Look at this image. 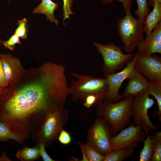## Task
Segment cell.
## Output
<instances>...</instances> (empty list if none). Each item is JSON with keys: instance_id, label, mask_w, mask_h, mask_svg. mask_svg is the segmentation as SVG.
<instances>
[{"instance_id": "1", "label": "cell", "mask_w": 161, "mask_h": 161, "mask_svg": "<svg viewBox=\"0 0 161 161\" xmlns=\"http://www.w3.org/2000/svg\"><path fill=\"white\" fill-rule=\"evenodd\" d=\"M40 76L38 81L24 86L5 102L2 112L4 119L23 118L45 110L53 103L59 106L64 92L61 82L48 70L41 72Z\"/></svg>"}, {"instance_id": "2", "label": "cell", "mask_w": 161, "mask_h": 161, "mask_svg": "<svg viewBox=\"0 0 161 161\" xmlns=\"http://www.w3.org/2000/svg\"><path fill=\"white\" fill-rule=\"evenodd\" d=\"M133 99L130 97L115 103L105 100L97 106L98 115L103 117L109 123L114 136L129 123L132 117L131 104Z\"/></svg>"}, {"instance_id": "3", "label": "cell", "mask_w": 161, "mask_h": 161, "mask_svg": "<svg viewBox=\"0 0 161 161\" xmlns=\"http://www.w3.org/2000/svg\"><path fill=\"white\" fill-rule=\"evenodd\" d=\"M130 10L125 12V16L117 21L118 34L123 44L125 52L131 53L144 39V22L135 18Z\"/></svg>"}, {"instance_id": "4", "label": "cell", "mask_w": 161, "mask_h": 161, "mask_svg": "<svg viewBox=\"0 0 161 161\" xmlns=\"http://www.w3.org/2000/svg\"><path fill=\"white\" fill-rule=\"evenodd\" d=\"M71 74L76 78L72 81L69 88L73 101L79 99L84 101L87 96L91 94L107 95L108 85L105 78H96L75 73Z\"/></svg>"}, {"instance_id": "5", "label": "cell", "mask_w": 161, "mask_h": 161, "mask_svg": "<svg viewBox=\"0 0 161 161\" xmlns=\"http://www.w3.org/2000/svg\"><path fill=\"white\" fill-rule=\"evenodd\" d=\"M93 45L103 57L104 63L102 68L104 73L116 72L132 60L136 54H124L120 47L112 42L104 45L95 42Z\"/></svg>"}, {"instance_id": "6", "label": "cell", "mask_w": 161, "mask_h": 161, "mask_svg": "<svg viewBox=\"0 0 161 161\" xmlns=\"http://www.w3.org/2000/svg\"><path fill=\"white\" fill-rule=\"evenodd\" d=\"M149 95L147 91L141 93L134 98L131 104L134 124L146 132L158 130L157 126L152 123L148 115V110L155 103L154 99L150 98Z\"/></svg>"}, {"instance_id": "7", "label": "cell", "mask_w": 161, "mask_h": 161, "mask_svg": "<svg viewBox=\"0 0 161 161\" xmlns=\"http://www.w3.org/2000/svg\"><path fill=\"white\" fill-rule=\"evenodd\" d=\"M113 136L110 124L104 118L100 117L90 130L88 143L105 156L112 151L110 140Z\"/></svg>"}, {"instance_id": "8", "label": "cell", "mask_w": 161, "mask_h": 161, "mask_svg": "<svg viewBox=\"0 0 161 161\" xmlns=\"http://www.w3.org/2000/svg\"><path fill=\"white\" fill-rule=\"evenodd\" d=\"M136 53L134 58L129 62L121 71L113 74L104 73L108 85L106 100L113 103L118 102L122 99L119 90L123 81L129 78L134 71L138 56Z\"/></svg>"}, {"instance_id": "9", "label": "cell", "mask_w": 161, "mask_h": 161, "mask_svg": "<svg viewBox=\"0 0 161 161\" xmlns=\"http://www.w3.org/2000/svg\"><path fill=\"white\" fill-rule=\"evenodd\" d=\"M146 136V132L140 127L134 124H131L111 138L112 151L127 146L136 148L137 146V143L143 141Z\"/></svg>"}, {"instance_id": "10", "label": "cell", "mask_w": 161, "mask_h": 161, "mask_svg": "<svg viewBox=\"0 0 161 161\" xmlns=\"http://www.w3.org/2000/svg\"><path fill=\"white\" fill-rule=\"evenodd\" d=\"M135 66L149 81L161 82L160 56L157 54L148 56L138 55Z\"/></svg>"}, {"instance_id": "11", "label": "cell", "mask_w": 161, "mask_h": 161, "mask_svg": "<svg viewBox=\"0 0 161 161\" xmlns=\"http://www.w3.org/2000/svg\"><path fill=\"white\" fill-rule=\"evenodd\" d=\"M66 115L67 112L64 107L48 112L42 128L44 139L51 140L61 131L66 120Z\"/></svg>"}, {"instance_id": "12", "label": "cell", "mask_w": 161, "mask_h": 161, "mask_svg": "<svg viewBox=\"0 0 161 161\" xmlns=\"http://www.w3.org/2000/svg\"><path fill=\"white\" fill-rule=\"evenodd\" d=\"M137 48V53L139 55L148 56L157 53L161 54V21Z\"/></svg>"}, {"instance_id": "13", "label": "cell", "mask_w": 161, "mask_h": 161, "mask_svg": "<svg viewBox=\"0 0 161 161\" xmlns=\"http://www.w3.org/2000/svg\"><path fill=\"white\" fill-rule=\"evenodd\" d=\"M124 91L121 95L122 99L134 98L136 96L147 91L149 82L135 66Z\"/></svg>"}, {"instance_id": "14", "label": "cell", "mask_w": 161, "mask_h": 161, "mask_svg": "<svg viewBox=\"0 0 161 161\" xmlns=\"http://www.w3.org/2000/svg\"><path fill=\"white\" fill-rule=\"evenodd\" d=\"M0 58L5 77L9 83L16 79L20 73L21 67L18 59L10 54H0Z\"/></svg>"}, {"instance_id": "15", "label": "cell", "mask_w": 161, "mask_h": 161, "mask_svg": "<svg viewBox=\"0 0 161 161\" xmlns=\"http://www.w3.org/2000/svg\"><path fill=\"white\" fill-rule=\"evenodd\" d=\"M152 10L145 17L143 29L146 36L150 35L161 21V2L155 1Z\"/></svg>"}, {"instance_id": "16", "label": "cell", "mask_w": 161, "mask_h": 161, "mask_svg": "<svg viewBox=\"0 0 161 161\" xmlns=\"http://www.w3.org/2000/svg\"><path fill=\"white\" fill-rule=\"evenodd\" d=\"M58 7V3L51 0H42L41 2L34 9L32 13L45 14L46 20H49L51 23L54 22L58 26V21L55 17L54 13Z\"/></svg>"}, {"instance_id": "17", "label": "cell", "mask_w": 161, "mask_h": 161, "mask_svg": "<svg viewBox=\"0 0 161 161\" xmlns=\"http://www.w3.org/2000/svg\"><path fill=\"white\" fill-rule=\"evenodd\" d=\"M135 148L127 146L111 151L105 156L104 161H122L132 157Z\"/></svg>"}, {"instance_id": "18", "label": "cell", "mask_w": 161, "mask_h": 161, "mask_svg": "<svg viewBox=\"0 0 161 161\" xmlns=\"http://www.w3.org/2000/svg\"><path fill=\"white\" fill-rule=\"evenodd\" d=\"M149 85L147 91L149 94L155 98L158 106V111H155L153 115L161 120V82L148 81Z\"/></svg>"}, {"instance_id": "19", "label": "cell", "mask_w": 161, "mask_h": 161, "mask_svg": "<svg viewBox=\"0 0 161 161\" xmlns=\"http://www.w3.org/2000/svg\"><path fill=\"white\" fill-rule=\"evenodd\" d=\"M147 136L144 140V145L140 153L139 161H150L153 152V140L150 136L148 131L146 132Z\"/></svg>"}, {"instance_id": "20", "label": "cell", "mask_w": 161, "mask_h": 161, "mask_svg": "<svg viewBox=\"0 0 161 161\" xmlns=\"http://www.w3.org/2000/svg\"><path fill=\"white\" fill-rule=\"evenodd\" d=\"M151 137L153 140V152L151 161H161V132L157 131Z\"/></svg>"}, {"instance_id": "21", "label": "cell", "mask_w": 161, "mask_h": 161, "mask_svg": "<svg viewBox=\"0 0 161 161\" xmlns=\"http://www.w3.org/2000/svg\"><path fill=\"white\" fill-rule=\"evenodd\" d=\"M40 155L38 147H26L18 151L16 156L22 160H30L37 159Z\"/></svg>"}, {"instance_id": "22", "label": "cell", "mask_w": 161, "mask_h": 161, "mask_svg": "<svg viewBox=\"0 0 161 161\" xmlns=\"http://www.w3.org/2000/svg\"><path fill=\"white\" fill-rule=\"evenodd\" d=\"M85 154L89 161H104L105 156L103 155L89 143L84 145L80 144Z\"/></svg>"}, {"instance_id": "23", "label": "cell", "mask_w": 161, "mask_h": 161, "mask_svg": "<svg viewBox=\"0 0 161 161\" xmlns=\"http://www.w3.org/2000/svg\"><path fill=\"white\" fill-rule=\"evenodd\" d=\"M10 139L16 140L18 142L21 138L18 135L13 133L6 123L0 121V141H6Z\"/></svg>"}, {"instance_id": "24", "label": "cell", "mask_w": 161, "mask_h": 161, "mask_svg": "<svg viewBox=\"0 0 161 161\" xmlns=\"http://www.w3.org/2000/svg\"><path fill=\"white\" fill-rule=\"evenodd\" d=\"M136 0L138 7L134 13L138 17V19L144 22L145 17L150 12L147 0Z\"/></svg>"}, {"instance_id": "25", "label": "cell", "mask_w": 161, "mask_h": 161, "mask_svg": "<svg viewBox=\"0 0 161 161\" xmlns=\"http://www.w3.org/2000/svg\"><path fill=\"white\" fill-rule=\"evenodd\" d=\"M107 98V95L91 94L87 96L84 100L83 105L87 108L98 106Z\"/></svg>"}, {"instance_id": "26", "label": "cell", "mask_w": 161, "mask_h": 161, "mask_svg": "<svg viewBox=\"0 0 161 161\" xmlns=\"http://www.w3.org/2000/svg\"><path fill=\"white\" fill-rule=\"evenodd\" d=\"M17 25V27L14 34L19 38L26 39L27 37L28 30L29 28L27 19L24 18L19 20Z\"/></svg>"}, {"instance_id": "27", "label": "cell", "mask_w": 161, "mask_h": 161, "mask_svg": "<svg viewBox=\"0 0 161 161\" xmlns=\"http://www.w3.org/2000/svg\"><path fill=\"white\" fill-rule=\"evenodd\" d=\"M2 44L7 49L11 50L15 49L16 44H21L19 38L14 34L7 40H2Z\"/></svg>"}, {"instance_id": "28", "label": "cell", "mask_w": 161, "mask_h": 161, "mask_svg": "<svg viewBox=\"0 0 161 161\" xmlns=\"http://www.w3.org/2000/svg\"><path fill=\"white\" fill-rule=\"evenodd\" d=\"M73 0H63V23L67 18H69L70 15L73 14L71 8L72 5Z\"/></svg>"}, {"instance_id": "29", "label": "cell", "mask_w": 161, "mask_h": 161, "mask_svg": "<svg viewBox=\"0 0 161 161\" xmlns=\"http://www.w3.org/2000/svg\"><path fill=\"white\" fill-rule=\"evenodd\" d=\"M58 140L61 143L67 145L71 142V138L69 133L62 129L60 132Z\"/></svg>"}, {"instance_id": "30", "label": "cell", "mask_w": 161, "mask_h": 161, "mask_svg": "<svg viewBox=\"0 0 161 161\" xmlns=\"http://www.w3.org/2000/svg\"><path fill=\"white\" fill-rule=\"evenodd\" d=\"M114 0H102L104 4L112 3ZM121 2L123 4V10L124 12L128 10H130L132 6V0H116Z\"/></svg>"}, {"instance_id": "31", "label": "cell", "mask_w": 161, "mask_h": 161, "mask_svg": "<svg viewBox=\"0 0 161 161\" xmlns=\"http://www.w3.org/2000/svg\"><path fill=\"white\" fill-rule=\"evenodd\" d=\"M40 155L44 161H54L55 160L51 158L47 154L45 148L44 143L41 142L39 144L38 147Z\"/></svg>"}, {"instance_id": "32", "label": "cell", "mask_w": 161, "mask_h": 161, "mask_svg": "<svg viewBox=\"0 0 161 161\" xmlns=\"http://www.w3.org/2000/svg\"><path fill=\"white\" fill-rule=\"evenodd\" d=\"M9 84L5 77L1 61L0 58V86L5 88Z\"/></svg>"}, {"instance_id": "33", "label": "cell", "mask_w": 161, "mask_h": 161, "mask_svg": "<svg viewBox=\"0 0 161 161\" xmlns=\"http://www.w3.org/2000/svg\"><path fill=\"white\" fill-rule=\"evenodd\" d=\"M155 1L161 2V0H148V4L149 6H150L153 7Z\"/></svg>"}, {"instance_id": "34", "label": "cell", "mask_w": 161, "mask_h": 161, "mask_svg": "<svg viewBox=\"0 0 161 161\" xmlns=\"http://www.w3.org/2000/svg\"><path fill=\"white\" fill-rule=\"evenodd\" d=\"M81 149V150H82V154H83V158H82V161H88V159L86 157L85 154L84 153V152L83 151V149L82 148H80Z\"/></svg>"}, {"instance_id": "35", "label": "cell", "mask_w": 161, "mask_h": 161, "mask_svg": "<svg viewBox=\"0 0 161 161\" xmlns=\"http://www.w3.org/2000/svg\"><path fill=\"white\" fill-rule=\"evenodd\" d=\"M5 90V88L3 87L0 86V95L3 93Z\"/></svg>"}, {"instance_id": "36", "label": "cell", "mask_w": 161, "mask_h": 161, "mask_svg": "<svg viewBox=\"0 0 161 161\" xmlns=\"http://www.w3.org/2000/svg\"><path fill=\"white\" fill-rule=\"evenodd\" d=\"M1 31H0V35H1ZM2 40H1V39H0V46L1 44H2Z\"/></svg>"}]
</instances>
